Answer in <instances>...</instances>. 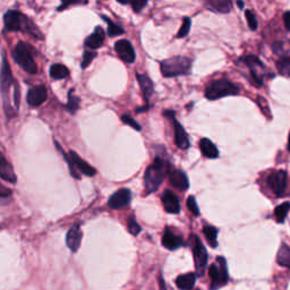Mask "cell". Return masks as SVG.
Segmentation results:
<instances>
[{"mask_svg":"<svg viewBox=\"0 0 290 290\" xmlns=\"http://www.w3.org/2000/svg\"><path fill=\"white\" fill-rule=\"evenodd\" d=\"M3 25H5L7 31L9 32L25 31L34 37L43 39L39 29L34 26V24L25 15L21 12H17V10H8L5 14V16H3Z\"/></svg>","mask_w":290,"mask_h":290,"instance_id":"obj_1","label":"cell"},{"mask_svg":"<svg viewBox=\"0 0 290 290\" xmlns=\"http://www.w3.org/2000/svg\"><path fill=\"white\" fill-rule=\"evenodd\" d=\"M168 171V163L162 158L157 157L154 162L146 169L144 175V184L148 194L156 192L160 187L161 183Z\"/></svg>","mask_w":290,"mask_h":290,"instance_id":"obj_2","label":"cell"},{"mask_svg":"<svg viewBox=\"0 0 290 290\" xmlns=\"http://www.w3.org/2000/svg\"><path fill=\"white\" fill-rule=\"evenodd\" d=\"M56 145H57L59 151L63 153V157L65 158L66 162L69 167L70 175L73 176L74 178H76V179L81 178L78 172H81V174L88 176V177H92L97 174L96 169H94L92 165H90L85 160H83L82 158L78 157L76 153L73 152V151H69L68 154H66L65 152L63 151L62 148H60V146L57 144V143H56Z\"/></svg>","mask_w":290,"mask_h":290,"instance_id":"obj_3","label":"cell"},{"mask_svg":"<svg viewBox=\"0 0 290 290\" xmlns=\"http://www.w3.org/2000/svg\"><path fill=\"white\" fill-rule=\"evenodd\" d=\"M161 73L164 77H175L186 75L191 71L192 60L187 57H174L161 63Z\"/></svg>","mask_w":290,"mask_h":290,"instance_id":"obj_4","label":"cell"},{"mask_svg":"<svg viewBox=\"0 0 290 290\" xmlns=\"http://www.w3.org/2000/svg\"><path fill=\"white\" fill-rule=\"evenodd\" d=\"M239 93V88L230 81L222 78L211 83L205 89V97L209 100H218L228 96H236Z\"/></svg>","mask_w":290,"mask_h":290,"instance_id":"obj_5","label":"cell"},{"mask_svg":"<svg viewBox=\"0 0 290 290\" xmlns=\"http://www.w3.org/2000/svg\"><path fill=\"white\" fill-rule=\"evenodd\" d=\"M13 58L17 65L22 67V69L25 70L29 74H36L37 66L36 63L33 59L32 52L30 50V47L24 42H20L16 44L13 51Z\"/></svg>","mask_w":290,"mask_h":290,"instance_id":"obj_6","label":"cell"},{"mask_svg":"<svg viewBox=\"0 0 290 290\" xmlns=\"http://www.w3.org/2000/svg\"><path fill=\"white\" fill-rule=\"evenodd\" d=\"M193 253H194V261L195 267H196L197 276H203L206 269V263H208V253H206L205 247L203 246L201 240L198 237L193 236Z\"/></svg>","mask_w":290,"mask_h":290,"instance_id":"obj_7","label":"cell"},{"mask_svg":"<svg viewBox=\"0 0 290 290\" xmlns=\"http://www.w3.org/2000/svg\"><path fill=\"white\" fill-rule=\"evenodd\" d=\"M267 185L277 196H282L287 187V174L284 170L273 172L267 178Z\"/></svg>","mask_w":290,"mask_h":290,"instance_id":"obj_8","label":"cell"},{"mask_svg":"<svg viewBox=\"0 0 290 290\" xmlns=\"http://www.w3.org/2000/svg\"><path fill=\"white\" fill-rule=\"evenodd\" d=\"M130 198H131L130 191L127 190V188H122V190L117 191L116 193H114L110 197H109L108 205L114 210L123 209L129 204Z\"/></svg>","mask_w":290,"mask_h":290,"instance_id":"obj_9","label":"cell"},{"mask_svg":"<svg viewBox=\"0 0 290 290\" xmlns=\"http://www.w3.org/2000/svg\"><path fill=\"white\" fill-rule=\"evenodd\" d=\"M115 50L123 62L131 64L134 63L136 55H135L134 48L128 40H119L115 43Z\"/></svg>","mask_w":290,"mask_h":290,"instance_id":"obj_10","label":"cell"},{"mask_svg":"<svg viewBox=\"0 0 290 290\" xmlns=\"http://www.w3.org/2000/svg\"><path fill=\"white\" fill-rule=\"evenodd\" d=\"M48 97V91L44 85H39L29 90L26 101L31 107H39Z\"/></svg>","mask_w":290,"mask_h":290,"instance_id":"obj_11","label":"cell"},{"mask_svg":"<svg viewBox=\"0 0 290 290\" xmlns=\"http://www.w3.org/2000/svg\"><path fill=\"white\" fill-rule=\"evenodd\" d=\"M82 242V231L80 226L76 225L71 227L66 235V244L71 252H77Z\"/></svg>","mask_w":290,"mask_h":290,"instance_id":"obj_12","label":"cell"},{"mask_svg":"<svg viewBox=\"0 0 290 290\" xmlns=\"http://www.w3.org/2000/svg\"><path fill=\"white\" fill-rule=\"evenodd\" d=\"M169 182L179 191H186L190 187V182L186 174L182 170H172L169 172Z\"/></svg>","mask_w":290,"mask_h":290,"instance_id":"obj_13","label":"cell"},{"mask_svg":"<svg viewBox=\"0 0 290 290\" xmlns=\"http://www.w3.org/2000/svg\"><path fill=\"white\" fill-rule=\"evenodd\" d=\"M171 120L174 122L176 145L182 150H187L190 148V138L187 136V133L184 129V127L175 119V117H172Z\"/></svg>","mask_w":290,"mask_h":290,"instance_id":"obj_14","label":"cell"},{"mask_svg":"<svg viewBox=\"0 0 290 290\" xmlns=\"http://www.w3.org/2000/svg\"><path fill=\"white\" fill-rule=\"evenodd\" d=\"M162 203L168 213H179L180 204L178 197L171 191H165L162 195Z\"/></svg>","mask_w":290,"mask_h":290,"instance_id":"obj_15","label":"cell"},{"mask_svg":"<svg viewBox=\"0 0 290 290\" xmlns=\"http://www.w3.org/2000/svg\"><path fill=\"white\" fill-rule=\"evenodd\" d=\"M162 245L167 250L174 251L183 246V238L182 237L175 235L170 229H165V231L162 236Z\"/></svg>","mask_w":290,"mask_h":290,"instance_id":"obj_16","label":"cell"},{"mask_svg":"<svg viewBox=\"0 0 290 290\" xmlns=\"http://www.w3.org/2000/svg\"><path fill=\"white\" fill-rule=\"evenodd\" d=\"M104 36L105 34H104L103 29L100 28V26H97V28H96V30H94L93 34H91L85 39V47L90 48L91 50H96V49L100 48L103 44Z\"/></svg>","mask_w":290,"mask_h":290,"instance_id":"obj_17","label":"cell"},{"mask_svg":"<svg viewBox=\"0 0 290 290\" xmlns=\"http://www.w3.org/2000/svg\"><path fill=\"white\" fill-rule=\"evenodd\" d=\"M138 84L141 86V91L143 94V97H144L145 101H149L151 99L154 92V84L151 81V78L146 76L144 74H136Z\"/></svg>","mask_w":290,"mask_h":290,"instance_id":"obj_18","label":"cell"},{"mask_svg":"<svg viewBox=\"0 0 290 290\" xmlns=\"http://www.w3.org/2000/svg\"><path fill=\"white\" fill-rule=\"evenodd\" d=\"M206 7L212 12L227 14L232 8L231 0H209L206 2Z\"/></svg>","mask_w":290,"mask_h":290,"instance_id":"obj_19","label":"cell"},{"mask_svg":"<svg viewBox=\"0 0 290 290\" xmlns=\"http://www.w3.org/2000/svg\"><path fill=\"white\" fill-rule=\"evenodd\" d=\"M0 176H1V178L3 180L13 183V184L16 183L17 180L16 175H15L12 165L9 164V162H7V160L5 159V157H3L2 154H1V158H0Z\"/></svg>","mask_w":290,"mask_h":290,"instance_id":"obj_20","label":"cell"},{"mask_svg":"<svg viewBox=\"0 0 290 290\" xmlns=\"http://www.w3.org/2000/svg\"><path fill=\"white\" fill-rule=\"evenodd\" d=\"M199 148H201L203 156L209 158V159H217L219 157V151H218L217 146L209 138H202L199 141Z\"/></svg>","mask_w":290,"mask_h":290,"instance_id":"obj_21","label":"cell"},{"mask_svg":"<svg viewBox=\"0 0 290 290\" xmlns=\"http://www.w3.org/2000/svg\"><path fill=\"white\" fill-rule=\"evenodd\" d=\"M196 282V274L186 273L179 276L176 280V285L180 290H192Z\"/></svg>","mask_w":290,"mask_h":290,"instance_id":"obj_22","label":"cell"},{"mask_svg":"<svg viewBox=\"0 0 290 290\" xmlns=\"http://www.w3.org/2000/svg\"><path fill=\"white\" fill-rule=\"evenodd\" d=\"M209 276L212 280V285H211V289L214 290L217 288H220L221 286H224V281H222L221 273L219 266L216 264H212L209 269Z\"/></svg>","mask_w":290,"mask_h":290,"instance_id":"obj_23","label":"cell"},{"mask_svg":"<svg viewBox=\"0 0 290 290\" xmlns=\"http://www.w3.org/2000/svg\"><path fill=\"white\" fill-rule=\"evenodd\" d=\"M69 75V70L63 64H55L50 67V76L54 80H63Z\"/></svg>","mask_w":290,"mask_h":290,"instance_id":"obj_24","label":"cell"},{"mask_svg":"<svg viewBox=\"0 0 290 290\" xmlns=\"http://www.w3.org/2000/svg\"><path fill=\"white\" fill-rule=\"evenodd\" d=\"M203 233H204L206 240L213 248L217 247L218 245V230L217 228L212 227V226H205L203 228Z\"/></svg>","mask_w":290,"mask_h":290,"instance_id":"obj_25","label":"cell"},{"mask_svg":"<svg viewBox=\"0 0 290 290\" xmlns=\"http://www.w3.org/2000/svg\"><path fill=\"white\" fill-rule=\"evenodd\" d=\"M278 263L282 266H287L290 269V248L287 245H282L278 253Z\"/></svg>","mask_w":290,"mask_h":290,"instance_id":"obj_26","label":"cell"},{"mask_svg":"<svg viewBox=\"0 0 290 290\" xmlns=\"http://www.w3.org/2000/svg\"><path fill=\"white\" fill-rule=\"evenodd\" d=\"M290 211V203L289 202H286V203H282L279 206H277L276 210H274V217H276V220L278 222H282L285 221L286 217H287L288 212Z\"/></svg>","mask_w":290,"mask_h":290,"instance_id":"obj_27","label":"cell"},{"mask_svg":"<svg viewBox=\"0 0 290 290\" xmlns=\"http://www.w3.org/2000/svg\"><path fill=\"white\" fill-rule=\"evenodd\" d=\"M80 108V97L74 96V91L70 90L68 92V101H67L66 109L68 110L71 115H74L77 111V109Z\"/></svg>","mask_w":290,"mask_h":290,"instance_id":"obj_28","label":"cell"},{"mask_svg":"<svg viewBox=\"0 0 290 290\" xmlns=\"http://www.w3.org/2000/svg\"><path fill=\"white\" fill-rule=\"evenodd\" d=\"M117 1L123 3V5H130L135 13H139L146 6L149 0H117Z\"/></svg>","mask_w":290,"mask_h":290,"instance_id":"obj_29","label":"cell"},{"mask_svg":"<svg viewBox=\"0 0 290 290\" xmlns=\"http://www.w3.org/2000/svg\"><path fill=\"white\" fill-rule=\"evenodd\" d=\"M103 20L107 22V24H108V34H109V36H117V35H122V34H124V29L122 28V26L120 25H117V24H115L114 22H112L111 20H109V18H107V17H102Z\"/></svg>","mask_w":290,"mask_h":290,"instance_id":"obj_30","label":"cell"},{"mask_svg":"<svg viewBox=\"0 0 290 290\" xmlns=\"http://www.w3.org/2000/svg\"><path fill=\"white\" fill-rule=\"evenodd\" d=\"M279 73L284 76H290V57L279 60L277 63Z\"/></svg>","mask_w":290,"mask_h":290,"instance_id":"obj_31","label":"cell"},{"mask_svg":"<svg viewBox=\"0 0 290 290\" xmlns=\"http://www.w3.org/2000/svg\"><path fill=\"white\" fill-rule=\"evenodd\" d=\"M217 262H218V266H219V269H220L222 281H224V285H226V284H227V281H228L227 262H226V259L222 258V256H219V258H217Z\"/></svg>","mask_w":290,"mask_h":290,"instance_id":"obj_32","label":"cell"},{"mask_svg":"<svg viewBox=\"0 0 290 290\" xmlns=\"http://www.w3.org/2000/svg\"><path fill=\"white\" fill-rule=\"evenodd\" d=\"M97 57V52L92 51V50H86L83 55V59H82V64L81 67L83 69H85L90 64L92 63V60Z\"/></svg>","mask_w":290,"mask_h":290,"instance_id":"obj_33","label":"cell"},{"mask_svg":"<svg viewBox=\"0 0 290 290\" xmlns=\"http://www.w3.org/2000/svg\"><path fill=\"white\" fill-rule=\"evenodd\" d=\"M191 26H192V22L188 17H184L183 20V24H182V28L179 29V32L178 34H177V37H185L188 33L191 31Z\"/></svg>","mask_w":290,"mask_h":290,"instance_id":"obj_34","label":"cell"},{"mask_svg":"<svg viewBox=\"0 0 290 290\" xmlns=\"http://www.w3.org/2000/svg\"><path fill=\"white\" fill-rule=\"evenodd\" d=\"M127 227H128V230H129V232L133 236H137L142 230L141 227H139V225L137 224V221L134 219V217H130L129 219H128Z\"/></svg>","mask_w":290,"mask_h":290,"instance_id":"obj_35","label":"cell"},{"mask_svg":"<svg viewBox=\"0 0 290 290\" xmlns=\"http://www.w3.org/2000/svg\"><path fill=\"white\" fill-rule=\"evenodd\" d=\"M187 208H188V210L191 211L192 213L194 214V216H199V213H201V212H199L196 199H195L194 196H190L187 198Z\"/></svg>","mask_w":290,"mask_h":290,"instance_id":"obj_36","label":"cell"},{"mask_svg":"<svg viewBox=\"0 0 290 290\" xmlns=\"http://www.w3.org/2000/svg\"><path fill=\"white\" fill-rule=\"evenodd\" d=\"M245 16H246V20L250 29L255 31V30L258 29V21H256V17L253 14V12H251V10H246V12H245Z\"/></svg>","mask_w":290,"mask_h":290,"instance_id":"obj_37","label":"cell"},{"mask_svg":"<svg viewBox=\"0 0 290 290\" xmlns=\"http://www.w3.org/2000/svg\"><path fill=\"white\" fill-rule=\"evenodd\" d=\"M122 120H123V123H124V124H126V125L130 126L131 128H134V129L141 130V128H142V127L139 126V124L136 122V120L131 118L130 116H128V115H123V116H122Z\"/></svg>","mask_w":290,"mask_h":290,"instance_id":"obj_38","label":"cell"},{"mask_svg":"<svg viewBox=\"0 0 290 290\" xmlns=\"http://www.w3.org/2000/svg\"><path fill=\"white\" fill-rule=\"evenodd\" d=\"M60 1H62V3H60V6L58 7V10L66 9L68 6L76 5V3H86L88 0H60Z\"/></svg>","mask_w":290,"mask_h":290,"instance_id":"obj_39","label":"cell"},{"mask_svg":"<svg viewBox=\"0 0 290 290\" xmlns=\"http://www.w3.org/2000/svg\"><path fill=\"white\" fill-rule=\"evenodd\" d=\"M284 23L286 29L290 31V12H286L284 15Z\"/></svg>","mask_w":290,"mask_h":290,"instance_id":"obj_40","label":"cell"},{"mask_svg":"<svg viewBox=\"0 0 290 290\" xmlns=\"http://www.w3.org/2000/svg\"><path fill=\"white\" fill-rule=\"evenodd\" d=\"M159 287H160V290H167V288H165V282L163 280L162 276H160V280H159Z\"/></svg>","mask_w":290,"mask_h":290,"instance_id":"obj_41","label":"cell"},{"mask_svg":"<svg viewBox=\"0 0 290 290\" xmlns=\"http://www.w3.org/2000/svg\"><path fill=\"white\" fill-rule=\"evenodd\" d=\"M1 197H5V196H7V195H9L10 194V191H8V190H6L5 187H1Z\"/></svg>","mask_w":290,"mask_h":290,"instance_id":"obj_42","label":"cell"},{"mask_svg":"<svg viewBox=\"0 0 290 290\" xmlns=\"http://www.w3.org/2000/svg\"><path fill=\"white\" fill-rule=\"evenodd\" d=\"M148 109H149L148 107H143V108H138V109H136V111H137V112H141V111H146V110H148Z\"/></svg>","mask_w":290,"mask_h":290,"instance_id":"obj_43","label":"cell"},{"mask_svg":"<svg viewBox=\"0 0 290 290\" xmlns=\"http://www.w3.org/2000/svg\"><path fill=\"white\" fill-rule=\"evenodd\" d=\"M237 3H238V7H239V8H243V7H244L243 0H238V1H237Z\"/></svg>","mask_w":290,"mask_h":290,"instance_id":"obj_44","label":"cell"},{"mask_svg":"<svg viewBox=\"0 0 290 290\" xmlns=\"http://www.w3.org/2000/svg\"><path fill=\"white\" fill-rule=\"evenodd\" d=\"M288 150H289V152H290V134H289V141H288Z\"/></svg>","mask_w":290,"mask_h":290,"instance_id":"obj_45","label":"cell"}]
</instances>
